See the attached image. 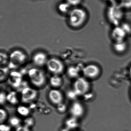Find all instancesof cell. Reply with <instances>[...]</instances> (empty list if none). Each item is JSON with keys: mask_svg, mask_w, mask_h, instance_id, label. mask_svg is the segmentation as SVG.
<instances>
[{"mask_svg": "<svg viewBox=\"0 0 131 131\" xmlns=\"http://www.w3.org/2000/svg\"><path fill=\"white\" fill-rule=\"evenodd\" d=\"M87 17V13L85 10L82 8H75L70 13L69 23L72 27L78 28L85 23Z\"/></svg>", "mask_w": 131, "mask_h": 131, "instance_id": "obj_1", "label": "cell"}, {"mask_svg": "<svg viewBox=\"0 0 131 131\" xmlns=\"http://www.w3.org/2000/svg\"><path fill=\"white\" fill-rule=\"evenodd\" d=\"M106 15L111 24L115 26H119L124 16L122 7L116 4H112L107 9Z\"/></svg>", "mask_w": 131, "mask_h": 131, "instance_id": "obj_2", "label": "cell"}, {"mask_svg": "<svg viewBox=\"0 0 131 131\" xmlns=\"http://www.w3.org/2000/svg\"><path fill=\"white\" fill-rule=\"evenodd\" d=\"M28 75L31 83L36 87H42L46 83L45 73L38 68H31L28 71Z\"/></svg>", "mask_w": 131, "mask_h": 131, "instance_id": "obj_3", "label": "cell"}, {"mask_svg": "<svg viewBox=\"0 0 131 131\" xmlns=\"http://www.w3.org/2000/svg\"><path fill=\"white\" fill-rule=\"evenodd\" d=\"M27 59L26 55L23 51L16 50L10 53L9 56V69H16L24 63Z\"/></svg>", "mask_w": 131, "mask_h": 131, "instance_id": "obj_4", "label": "cell"}, {"mask_svg": "<svg viewBox=\"0 0 131 131\" xmlns=\"http://www.w3.org/2000/svg\"><path fill=\"white\" fill-rule=\"evenodd\" d=\"M47 69L53 75H58L63 72L64 65L59 59L52 58L47 60L46 63Z\"/></svg>", "mask_w": 131, "mask_h": 131, "instance_id": "obj_5", "label": "cell"}, {"mask_svg": "<svg viewBox=\"0 0 131 131\" xmlns=\"http://www.w3.org/2000/svg\"><path fill=\"white\" fill-rule=\"evenodd\" d=\"M89 82L85 78H77L73 84V90L78 96L81 95L86 93L89 89Z\"/></svg>", "mask_w": 131, "mask_h": 131, "instance_id": "obj_6", "label": "cell"}, {"mask_svg": "<svg viewBox=\"0 0 131 131\" xmlns=\"http://www.w3.org/2000/svg\"><path fill=\"white\" fill-rule=\"evenodd\" d=\"M38 95V92L36 90L30 87H26L23 89L21 92V100L24 103H29L34 100Z\"/></svg>", "mask_w": 131, "mask_h": 131, "instance_id": "obj_7", "label": "cell"}, {"mask_svg": "<svg viewBox=\"0 0 131 131\" xmlns=\"http://www.w3.org/2000/svg\"><path fill=\"white\" fill-rule=\"evenodd\" d=\"M127 35L124 29L120 26H115L111 32V37L115 42L125 41Z\"/></svg>", "mask_w": 131, "mask_h": 131, "instance_id": "obj_8", "label": "cell"}, {"mask_svg": "<svg viewBox=\"0 0 131 131\" xmlns=\"http://www.w3.org/2000/svg\"><path fill=\"white\" fill-rule=\"evenodd\" d=\"M49 99L50 102L55 105H58L62 102L63 95L60 90L57 89L51 90L48 94Z\"/></svg>", "mask_w": 131, "mask_h": 131, "instance_id": "obj_9", "label": "cell"}, {"mask_svg": "<svg viewBox=\"0 0 131 131\" xmlns=\"http://www.w3.org/2000/svg\"><path fill=\"white\" fill-rule=\"evenodd\" d=\"M70 112L72 116L78 118L82 116L84 114V108L80 103L74 102L70 106Z\"/></svg>", "mask_w": 131, "mask_h": 131, "instance_id": "obj_10", "label": "cell"}, {"mask_svg": "<svg viewBox=\"0 0 131 131\" xmlns=\"http://www.w3.org/2000/svg\"><path fill=\"white\" fill-rule=\"evenodd\" d=\"M83 72L84 75L86 77L94 78L96 77L99 75L100 70L97 66L90 64L84 67Z\"/></svg>", "mask_w": 131, "mask_h": 131, "instance_id": "obj_11", "label": "cell"}, {"mask_svg": "<svg viewBox=\"0 0 131 131\" xmlns=\"http://www.w3.org/2000/svg\"><path fill=\"white\" fill-rule=\"evenodd\" d=\"M32 59L34 64L39 67L44 66L48 60L47 55L43 52L36 53Z\"/></svg>", "mask_w": 131, "mask_h": 131, "instance_id": "obj_12", "label": "cell"}, {"mask_svg": "<svg viewBox=\"0 0 131 131\" xmlns=\"http://www.w3.org/2000/svg\"><path fill=\"white\" fill-rule=\"evenodd\" d=\"M10 76L13 86L19 87L22 83V74L19 72H13L10 73Z\"/></svg>", "mask_w": 131, "mask_h": 131, "instance_id": "obj_13", "label": "cell"}, {"mask_svg": "<svg viewBox=\"0 0 131 131\" xmlns=\"http://www.w3.org/2000/svg\"><path fill=\"white\" fill-rule=\"evenodd\" d=\"M66 127L70 130L77 128L79 125L77 118L72 116L66 119L65 122Z\"/></svg>", "mask_w": 131, "mask_h": 131, "instance_id": "obj_14", "label": "cell"}, {"mask_svg": "<svg viewBox=\"0 0 131 131\" xmlns=\"http://www.w3.org/2000/svg\"><path fill=\"white\" fill-rule=\"evenodd\" d=\"M50 85L54 88L60 87L62 84V79L58 75H53L50 79Z\"/></svg>", "mask_w": 131, "mask_h": 131, "instance_id": "obj_15", "label": "cell"}, {"mask_svg": "<svg viewBox=\"0 0 131 131\" xmlns=\"http://www.w3.org/2000/svg\"><path fill=\"white\" fill-rule=\"evenodd\" d=\"M113 47L114 50L117 52L120 53L124 52L127 49V43L125 41L116 42L114 43Z\"/></svg>", "mask_w": 131, "mask_h": 131, "instance_id": "obj_16", "label": "cell"}, {"mask_svg": "<svg viewBox=\"0 0 131 131\" xmlns=\"http://www.w3.org/2000/svg\"><path fill=\"white\" fill-rule=\"evenodd\" d=\"M7 102L13 105H15L19 102V99L17 93L16 92L12 91L10 92L7 96Z\"/></svg>", "mask_w": 131, "mask_h": 131, "instance_id": "obj_17", "label": "cell"}, {"mask_svg": "<svg viewBox=\"0 0 131 131\" xmlns=\"http://www.w3.org/2000/svg\"><path fill=\"white\" fill-rule=\"evenodd\" d=\"M17 113L20 115L24 117H28L30 113V109L24 105H20L17 109Z\"/></svg>", "mask_w": 131, "mask_h": 131, "instance_id": "obj_18", "label": "cell"}, {"mask_svg": "<svg viewBox=\"0 0 131 131\" xmlns=\"http://www.w3.org/2000/svg\"><path fill=\"white\" fill-rule=\"evenodd\" d=\"M21 122L19 118L15 116H12L9 120V123L10 126L16 128L20 126Z\"/></svg>", "mask_w": 131, "mask_h": 131, "instance_id": "obj_19", "label": "cell"}, {"mask_svg": "<svg viewBox=\"0 0 131 131\" xmlns=\"http://www.w3.org/2000/svg\"><path fill=\"white\" fill-rule=\"evenodd\" d=\"M67 74L71 78H75L79 75V71L77 67L71 66L67 70Z\"/></svg>", "mask_w": 131, "mask_h": 131, "instance_id": "obj_20", "label": "cell"}, {"mask_svg": "<svg viewBox=\"0 0 131 131\" xmlns=\"http://www.w3.org/2000/svg\"><path fill=\"white\" fill-rule=\"evenodd\" d=\"M9 68L8 67H3L1 68L0 71V79L2 81L4 80L7 76L9 73Z\"/></svg>", "mask_w": 131, "mask_h": 131, "instance_id": "obj_21", "label": "cell"}, {"mask_svg": "<svg viewBox=\"0 0 131 131\" xmlns=\"http://www.w3.org/2000/svg\"><path fill=\"white\" fill-rule=\"evenodd\" d=\"M70 5L67 2L62 3L59 4V9L61 13H66L69 11L70 8Z\"/></svg>", "mask_w": 131, "mask_h": 131, "instance_id": "obj_22", "label": "cell"}, {"mask_svg": "<svg viewBox=\"0 0 131 131\" xmlns=\"http://www.w3.org/2000/svg\"><path fill=\"white\" fill-rule=\"evenodd\" d=\"M120 6L122 8L130 9H131V0H119Z\"/></svg>", "mask_w": 131, "mask_h": 131, "instance_id": "obj_23", "label": "cell"}, {"mask_svg": "<svg viewBox=\"0 0 131 131\" xmlns=\"http://www.w3.org/2000/svg\"><path fill=\"white\" fill-rule=\"evenodd\" d=\"M35 121L33 118L31 117H27L24 119V125L30 128L34 125Z\"/></svg>", "mask_w": 131, "mask_h": 131, "instance_id": "obj_24", "label": "cell"}, {"mask_svg": "<svg viewBox=\"0 0 131 131\" xmlns=\"http://www.w3.org/2000/svg\"><path fill=\"white\" fill-rule=\"evenodd\" d=\"M7 117V111L4 109L1 108L0 110V122L1 123H3Z\"/></svg>", "mask_w": 131, "mask_h": 131, "instance_id": "obj_25", "label": "cell"}, {"mask_svg": "<svg viewBox=\"0 0 131 131\" xmlns=\"http://www.w3.org/2000/svg\"><path fill=\"white\" fill-rule=\"evenodd\" d=\"M8 58L7 55L4 53L1 52V60L0 62L1 66H4L8 62Z\"/></svg>", "mask_w": 131, "mask_h": 131, "instance_id": "obj_26", "label": "cell"}, {"mask_svg": "<svg viewBox=\"0 0 131 131\" xmlns=\"http://www.w3.org/2000/svg\"><path fill=\"white\" fill-rule=\"evenodd\" d=\"M7 95L4 92H2L0 94V103L1 105H4L7 101Z\"/></svg>", "mask_w": 131, "mask_h": 131, "instance_id": "obj_27", "label": "cell"}, {"mask_svg": "<svg viewBox=\"0 0 131 131\" xmlns=\"http://www.w3.org/2000/svg\"><path fill=\"white\" fill-rule=\"evenodd\" d=\"M57 105V110L59 112L61 113H63L66 111V105L65 104L63 103H62Z\"/></svg>", "mask_w": 131, "mask_h": 131, "instance_id": "obj_28", "label": "cell"}, {"mask_svg": "<svg viewBox=\"0 0 131 131\" xmlns=\"http://www.w3.org/2000/svg\"><path fill=\"white\" fill-rule=\"evenodd\" d=\"M67 96L70 99L73 100L78 96L74 90H70L67 92Z\"/></svg>", "mask_w": 131, "mask_h": 131, "instance_id": "obj_29", "label": "cell"}, {"mask_svg": "<svg viewBox=\"0 0 131 131\" xmlns=\"http://www.w3.org/2000/svg\"><path fill=\"white\" fill-rule=\"evenodd\" d=\"M0 130L1 131H10L11 127L10 125L1 123L0 126Z\"/></svg>", "mask_w": 131, "mask_h": 131, "instance_id": "obj_30", "label": "cell"}, {"mask_svg": "<svg viewBox=\"0 0 131 131\" xmlns=\"http://www.w3.org/2000/svg\"><path fill=\"white\" fill-rule=\"evenodd\" d=\"M82 0H67V2L71 6H76L81 3Z\"/></svg>", "mask_w": 131, "mask_h": 131, "instance_id": "obj_31", "label": "cell"}, {"mask_svg": "<svg viewBox=\"0 0 131 131\" xmlns=\"http://www.w3.org/2000/svg\"><path fill=\"white\" fill-rule=\"evenodd\" d=\"M121 26L123 28L127 34L130 33L131 32V27L130 26L127 24H124Z\"/></svg>", "mask_w": 131, "mask_h": 131, "instance_id": "obj_32", "label": "cell"}, {"mask_svg": "<svg viewBox=\"0 0 131 131\" xmlns=\"http://www.w3.org/2000/svg\"><path fill=\"white\" fill-rule=\"evenodd\" d=\"M15 131H31L30 128L24 125L20 126L16 129Z\"/></svg>", "mask_w": 131, "mask_h": 131, "instance_id": "obj_33", "label": "cell"}, {"mask_svg": "<svg viewBox=\"0 0 131 131\" xmlns=\"http://www.w3.org/2000/svg\"><path fill=\"white\" fill-rule=\"evenodd\" d=\"M107 1L111 2V3H112V4H116L115 3L116 0H107Z\"/></svg>", "mask_w": 131, "mask_h": 131, "instance_id": "obj_34", "label": "cell"}, {"mask_svg": "<svg viewBox=\"0 0 131 131\" xmlns=\"http://www.w3.org/2000/svg\"><path fill=\"white\" fill-rule=\"evenodd\" d=\"M70 129H69L67 128V127H66V128L62 129L61 131H70Z\"/></svg>", "mask_w": 131, "mask_h": 131, "instance_id": "obj_35", "label": "cell"}, {"mask_svg": "<svg viewBox=\"0 0 131 131\" xmlns=\"http://www.w3.org/2000/svg\"><path fill=\"white\" fill-rule=\"evenodd\" d=\"M129 72H130V76H131V67L130 68V70H129Z\"/></svg>", "mask_w": 131, "mask_h": 131, "instance_id": "obj_36", "label": "cell"}, {"mask_svg": "<svg viewBox=\"0 0 131 131\" xmlns=\"http://www.w3.org/2000/svg\"></svg>", "mask_w": 131, "mask_h": 131, "instance_id": "obj_37", "label": "cell"}]
</instances>
